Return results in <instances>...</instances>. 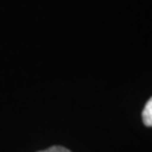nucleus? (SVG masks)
Returning a JSON list of instances; mask_svg holds the SVG:
<instances>
[{
  "mask_svg": "<svg viewBox=\"0 0 152 152\" xmlns=\"http://www.w3.org/2000/svg\"><path fill=\"white\" fill-rule=\"evenodd\" d=\"M38 152H71L69 149H66L64 147H60V145H53V147L49 148L46 150L43 151H38Z\"/></svg>",
  "mask_w": 152,
  "mask_h": 152,
  "instance_id": "f03ea898",
  "label": "nucleus"
},
{
  "mask_svg": "<svg viewBox=\"0 0 152 152\" xmlns=\"http://www.w3.org/2000/svg\"><path fill=\"white\" fill-rule=\"evenodd\" d=\"M142 121H143V124L145 126H149V127L152 126V97L148 100V103L145 104V106L143 108Z\"/></svg>",
  "mask_w": 152,
  "mask_h": 152,
  "instance_id": "f257e3e1",
  "label": "nucleus"
}]
</instances>
